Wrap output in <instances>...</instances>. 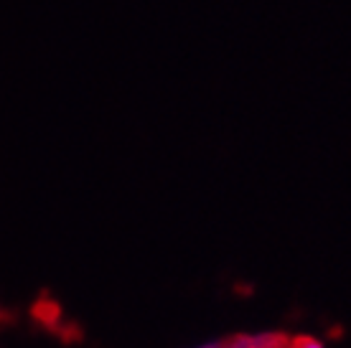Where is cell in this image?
Returning a JSON list of instances; mask_svg holds the SVG:
<instances>
[{
  "label": "cell",
  "instance_id": "obj_1",
  "mask_svg": "<svg viewBox=\"0 0 351 348\" xmlns=\"http://www.w3.org/2000/svg\"><path fill=\"white\" fill-rule=\"evenodd\" d=\"M295 348H326V346L316 338H300L298 343H295Z\"/></svg>",
  "mask_w": 351,
  "mask_h": 348
},
{
  "label": "cell",
  "instance_id": "obj_2",
  "mask_svg": "<svg viewBox=\"0 0 351 348\" xmlns=\"http://www.w3.org/2000/svg\"><path fill=\"white\" fill-rule=\"evenodd\" d=\"M199 348H224V346H217V343H206V346H199Z\"/></svg>",
  "mask_w": 351,
  "mask_h": 348
}]
</instances>
